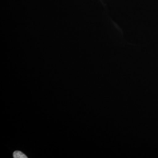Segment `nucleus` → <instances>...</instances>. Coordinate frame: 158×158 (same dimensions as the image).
<instances>
[{"label":"nucleus","mask_w":158,"mask_h":158,"mask_svg":"<svg viewBox=\"0 0 158 158\" xmlns=\"http://www.w3.org/2000/svg\"><path fill=\"white\" fill-rule=\"evenodd\" d=\"M13 157L14 158H27V157L24 154L19 151H16L15 152L13 153Z\"/></svg>","instance_id":"1"}]
</instances>
